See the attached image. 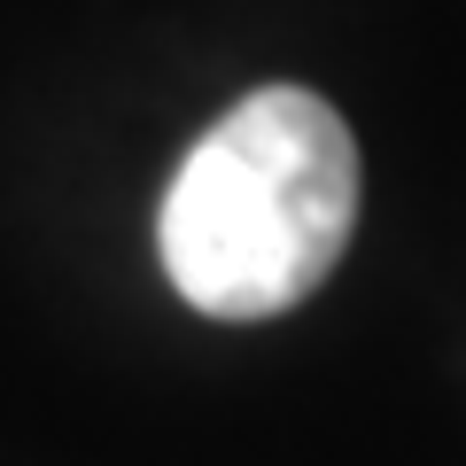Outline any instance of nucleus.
I'll return each instance as SVG.
<instances>
[{
  "instance_id": "f257e3e1",
  "label": "nucleus",
  "mask_w": 466,
  "mask_h": 466,
  "mask_svg": "<svg viewBox=\"0 0 466 466\" xmlns=\"http://www.w3.org/2000/svg\"><path fill=\"white\" fill-rule=\"evenodd\" d=\"M358 233V140L311 86H257L187 148L156 218L164 272L210 319H280Z\"/></svg>"
}]
</instances>
